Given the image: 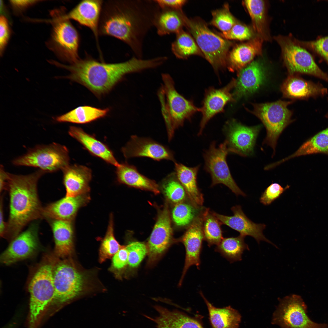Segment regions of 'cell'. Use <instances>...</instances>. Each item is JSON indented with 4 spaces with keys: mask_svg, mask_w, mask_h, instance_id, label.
<instances>
[{
    "mask_svg": "<svg viewBox=\"0 0 328 328\" xmlns=\"http://www.w3.org/2000/svg\"><path fill=\"white\" fill-rule=\"evenodd\" d=\"M162 186L166 196L173 202L177 203L185 199L187 195L186 191L178 180L175 173L168 176L163 182Z\"/></svg>",
    "mask_w": 328,
    "mask_h": 328,
    "instance_id": "42",
    "label": "cell"
},
{
    "mask_svg": "<svg viewBox=\"0 0 328 328\" xmlns=\"http://www.w3.org/2000/svg\"><path fill=\"white\" fill-rule=\"evenodd\" d=\"M62 171L66 196H75L89 191V184L92 178L90 168L82 165H69Z\"/></svg>",
    "mask_w": 328,
    "mask_h": 328,
    "instance_id": "28",
    "label": "cell"
},
{
    "mask_svg": "<svg viewBox=\"0 0 328 328\" xmlns=\"http://www.w3.org/2000/svg\"><path fill=\"white\" fill-rule=\"evenodd\" d=\"M161 9L181 10L187 3L186 0H155Z\"/></svg>",
    "mask_w": 328,
    "mask_h": 328,
    "instance_id": "51",
    "label": "cell"
},
{
    "mask_svg": "<svg viewBox=\"0 0 328 328\" xmlns=\"http://www.w3.org/2000/svg\"><path fill=\"white\" fill-rule=\"evenodd\" d=\"M75 256L54 257L52 270L54 293L52 302L60 305L106 291L99 279L97 268L87 269Z\"/></svg>",
    "mask_w": 328,
    "mask_h": 328,
    "instance_id": "4",
    "label": "cell"
},
{
    "mask_svg": "<svg viewBox=\"0 0 328 328\" xmlns=\"http://www.w3.org/2000/svg\"><path fill=\"white\" fill-rule=\"evenodd\" d=\"M67 13L63 6L50 12L52 29L46 44L60 60L72 64L80 59V38L77 30L67 18Z\"/></svg>",
    "mask_w": 328,
    "mask_h": 328,
    "instance_id": "6",
    "label": "cell"
},
{
    "mask_svg": "<svg viewBox=\"0 0 328 328\" xmlns=\"http://www.w3.org/2000/svg\"><path fill=\"white\" fill-rule=\"evenodd\" d=\"M263 40L256 36L245 43L236 45L228 54L227 66L231 72H238L262 54Z\"/></svg>",
    "mask_w": 328,
    "mask_h": 328,
    "instance_id": "27",
    "label": "cell"
},
{
    "mask_svg": "<svg viewBox=\"0 0 328 328\" xmlns=\"http://www.w3.org/2000/svg\"><path fill=\"white\" fill-rule=\"evenodd\" d=\"M183 19L184 26L214 69L216 71L227 67L228 52L233 43L214 33L202 19H189L184 14Z\"/></svg>",
    "mask_w": 328,
    "mask_h": 328,
    "instance_id": "7",
    "label": "cell"
},
{
    "mask_svg": "<svg viewBox=\"0 0 328 328\" xmlns=\"http://www.w3.org/2000/svg\"><path fill=\"white\" fill-rule=\"evenodd\" d=\"M121 150L126 159L143 157L157 161L162 159L175 161L172 151L166 146L151 139L135 135L131 136Z\"/></svg>",
    "mask_w": 328,
    "mask_h": 328,
    "instance_id": "18",
    "label": "cell"
},
{
    "mask_svg": "<svg viewBox=\"0 0 328 328\" xmlns=\"http://www.w3.org/2000/svg\"><path fill=\"white\" fill-rule=\"evenodd\" d=\"M292 102L279 100L253 104V109L251 112L260 119L266 129V135L263 144L271 147L273 155L280 135L292 121V112L287 107Z\"/></svg>",
    "mask_w": 328,
    "mask_h": 328,
    "instance_id": "10",
    "label": "cell"
},
{
    "mask_svg": "<svg viewBox=\"0 0 328 328\" xmlns=\"http://www.w3.org/2000/svg\"><path fill=\"white\" fill-rule=\"evenodd\" d=\"M299 43L324 61L328 66V36L318 37L316 39L302 41L298 39Z\"/></svg>",
    "mask_w": 328,
    "mask_h": 328,
    "instance_id": "45",
    "label": "cell"
},
{
    "mask_svg": "<svg viewBox=\"0 0 328 328\" xmlns=\"http://www.w3.org/2000/svg\"><path fill=\"white\" fill-rule=\"evenodd\" d=\"M103 3V1L101 0H82L66 14L68 19L89 28L98 45L99 25Z\"/></svg>",
    "mask_w": 328,
    "mask_h": 328,
    "instance_id": "23",
    "label": "cell"
},
{
    "mask_svg": "<svg viewBox=\"0 0 328 328\" xmlns=\"http://www.w3.org/2000/svg\"><path fill=\"white\" fill-rule=\"evenodd\" d=\"M55 243L54 255L60 258L75 256L74 231L72 221L47 220Z\"/></svg>",
    "mask_w": 328,
    "mask_h": 328,
    "instance_id": "26",
    "label": "cell"
},
{
    "mask_svg": "<svg viewBox=\"0 0 328 328\" xmlns=\"http://www.w3.org/2000/svg\"><path fill=\"white\" fill-rule=\"evenodd\" d=\"M154 308L158 315L154 318L145 316L154 322L157 328H204L197 317H192L178 310H171L159 305Z\"/></svg>",
    "mask_w": 328,
    "mask_h": 328,
    "instance_id": "25",
    "label": "cell"
},
{
    "mask_svg": "<svg viewBox=\"0 0 328 328\" xmlns=\"http://www.w3.org/2000/svg\"><path fill=\"white\" fill-rule=\"evenodd\" d=\"M289 187L287 185L284 188L278 183H272L262 193L260 198V202L265 205L270 204Z\"/></svg>",
    "mask_w": 328,
    "mask_h": 328,
    "instance_id": "48",
    "label": "cell"
},
{
    "mask_svg": "<svg viewBox=\"0 0 328 328\" xmlns=\"http://www.w3.org/2000/svg\"><path fill=\"white\" fill-rule=\"evenodd\" d=\"M53 255H48L37 268L29 282L30 323L34 324L52 302L54 296L52 270Z\"/></svg>",
    "mask_w": 328,
    "mask_h": 328,
    "instance_id": "8",
    "label": "cell"
},
{
    "mask_svg": "<svg viewBox=\"0 0 328 328\" xmlns=\"http://www.w3.org/2000/svg\"><path fill=\"white\" fill-rule=\"evenodd\" d=\"M171 46L172 51L179 59H185L190 56L196 55L204 57L193 38L183 29L176 34Z\"/></svg>",
    "mask_w": 328,
    "mask_h": 328,
    "instance_id": "38",
    "label": "cell"
},
{
    "mask_svg": "<svg viewBox=\"0 0 328 328\" xmlns=\"http://www.w3.org/2000/svg\"><path fill=\"white\" fill-rule=\"evenodd\" d=\"M41 0H10L9 3L15 15H19L29 8L43 1Z\"/></svg>",
    "mask_w": 328,
    "mask_h": 328,
    "instance_id": "50",
    "label": "cell"
},
{
    "mask_svg": "<svg viewBox=\"0 0 328 328\" xmlns=\"http://www.w3.org/2000/svg\"><path fill=\"white\" fill-rule=\"evenodd\" d=\"M9 173L5 171L3 166L1 165L0 168V191L1 193L6 190Z\"/></svg>",
    "mask_w": 328,
    "mask_h": 328,
    "instance_id": "53",
    "label": "cell"
},
{
    "mask_svg": "<svg viewBox=\"0 0 328 328\" xmlns=\"http://www.w3.org/2000/svg\"><path fill=\"white\" fill-rule=\"evenodd\" d=\"M204 209L187 228L180 241L183 244L186 251L184 266L178 283L180 286L189 268L195 265L200 269V255L204 240L203 229V214Z\"/></svg>",
    "mask_w": 328,
    "mask_h": 328,
    "instance_id": "17",
    "label": "cell"
},
{
    "mask_svg": "<svg viewBox=\"0 0 328 328\" xmlns=\"http://www.w3.org/2000/svg\"><path fill=\"white\" fill-rule=\"evenodd\" d=\"M234 215L227 216L212 211L214 215L222 224L226 225L238 232L241 236H249L254 238L258 244L264 241L274 245L263 234L266 225L263 224L255 223L250 220L242 211L241 207L236 205L231 207Z\"/></svg>",
    "mask_w": 328,
    "mask_h": 328,
    "instance_id": "20",
    "label": "cell"
},
{
    "mask_svg": "<svg viewBox=\"0 0 328 328\" xmlns=\"http://www.w3.org/2000/svg\"><path fill=\"white\" fill-rule=\"evenodd\" d=\"M274 38L281 47L284 63L290 75L307 74L328 82V74L321 69L312 55L297 39L281 35Z\"/></svg>",
    "mask_w": 328,
    "mask_h": 328,
    "instance_id": "9",
    "label": "cell"
},
{
    "mask_svg": "<svg viewBox=\"0 0 328 328\" xmlns=\"http://www.w3.org/2000/svg\"><path fill=\"white\" fill-rule=\"evenodd\" d=\"M235 79L232 80L226 86L220 89L210 88L206 91L202 107L200 108L202 118L198 134L200 136L209 121L218 113L223 111L225 105L228 102L234 101L231 91L234 88Z\"/></svg>",
    "mask_w": 328,
    "mask_h": 328,
    "instance_id": "19",
    "label": "cell"
},
{
    "mask_svg": "<svg viewBox=\"0 0 328 328\" xmlns=\"http://www.w3.org/2000/svg\"><path fill=\"white\" fill-rule=\"evenodd\" d=\"M3 200V196H1L0 206V234L1 236L2 237L5 232L7 226V222H5L4 220Z\"/></svg>",
    "mask_w": 328,
    "mask_h": 328,
    "instance_id": "52",
    "label": "cell"
},
{
    "mask_svg": "<svg viewBox=\"0 0 328 328\" xmlns=\"http://www.w3.org/2000/svg\"><path fill=\"white\" fill-rule=\"evenodd\" d=\"M317 153L328 155V128L306 141L291 155L273 163V165L275 167L293 158Z\"/></svg>",
    "mask_w": 328,
    "mask_h": 328,
    "instance_id": "36",
    "label": "cell"
},
{
    "mask_svg": "<svg viewBox=\"0 0 328 328\" xmlns=\"http://www.w3.org/2000/svg\"><path fill=\"white\" fill-rule=\"evenodd\" d=\"M109 111L108 108L103 109L90 106H80L57 117L56 120L59 122L87 124L104 117Z\"/></svg>",
    "mask_w": 328,
    "mask_h": 328,
    "instance_id": "35",
    "label": "cell"
},
{
    "mask_svg": "<svg viewBox=\"0 0 328 328\" xmlns=\"http://www.w3.org/2000/svg\"><path fill=\"white\" fill-rule=\"evenodd\" d=\"M46 173L39 169L26 175L9 173L6 190L9 197V215L3 238L10 241L28 224L42 218L43 207L37 186L39 180Z\"/></svg>",
    "mask_w": 328,
    "mask_h": 328,
    "instance_id": "3",
    "label": "cell"
},
{
    "mask_svg": "<svg viewBox=\"0 0 328 328\" xmlns=\"http://www.w3.org/2000/svg\"><path fill=\"white\" fill-rule=\"evenodd\" d=\"M155 0H110L104 2L99 35L125 43L135 56L142 58L143 44L160 8Z\"/></svg>",
    "mask_w": 328,
    "mask_h": 328,
    "instance_id": "1",
    "label": "cell"
},
{
    "mask_svg": "<svg viewBox=\"0 0 328 328\" xmlns=\"http://www.w3.org/2000/svg\"><path fill=\"white\" fill-rule=\"evenodd\" d=\"M272 324L281 328H328L326 323H315L307 315V306L299 296L292 294L278 299Z\"/></svg>",
    "mask_w": 328,
    "mask_h": 328,
    "instance_id": "12",
    "label": "cell"
},
{
    "mask_svg": "<svg viewBox=\"0 0 328 328\" xmlns=\"http://www.w3.org/2000/svg\"><path fill=\"white\" fill-rule=\"evenodd\" d=\"M116 173L118 180L121 183L155 194L159 193L155 182L140 173L134 166L126 163H119L116 167Z\"/></svg>",
    "mask_w": 328,
    "mask_h": 328,
    "instance_id": "31",
    "label": "cell"
},
{
    "mask_svg": "<svg viewBox=\"0 0 328 328\" xmlns=\"http://www.w3.org/2000/svg\"><path fill=\"white\" fill-rule=\"evenodd\" d=\"M125 246L128 252V268L131 269L136 268L148 254L147 245L141 242L135 241Z\"/></svg>",
    "mask_w": 328,
    "mask_h": 328,
    "instance_id": "44",
    "label": "cell"
},
{
    "mask_svg": "<svg viewBox=\"0 0 328 328\" xmlns=\"http://www.w3.org/2000/svg\"><path fill=\"white\" fill-rule=\"evenodd\" d=\"M203 207H197L190 201L176 203L172 212L173 220L178 227H188L200 214Z\"/></svg>",
    "mask_w": 328,
    "mask_h": 328,
    "instance_id": "40",
    "label": "cell"
},
{
    "mask_svg": "<svg viewBox=\"0 0 328 328\" xmlns=\"http://www.w3.org/2000/svg\"><path fill=\"white\" fill-rule=\"evenodd\" d=\"M68 133L93 155L116 167L119 165V163L115 159L113 152L106 145L93 135L86 133L81 128L70 126Z\"/></svg>",
    "mask_w": 328,
    "mask_h": 328,
    "instance_id": "29",
    "label": "cell"
},
{
    "mask_svg": "<svg viewBox=\"0 0 328 328\" xmlns=\"http://www.w3.org/2000/svg\"><path fill=\"white\" fill-rule=\"evenodd\" d=\"M265 75L263 64L258 60L253 61L239 71L233 93L235 100L256 91L263 83Z\"/></svg>",
    "mask_w": 328,
    "mask_h": 328,
    "instance_id": "21",
    "label": "cell"
},
{
    "mask_svg": "<svg viewBox=\"0 0 328 328\" xmlns=\"http://www.w3.org/2000/svg\"><path fill=\"white\" fill-rule=\"evenodd\" d=\"M261 128L260 125L246 126L233 119L227 121L224 131L230 153L243 157L252 155Z\"/></svg>",
    "mask_w": 328,
    "mask_h": 328,
    "instance_id": "14",
    "label": "cell"
},
{
    "mask_svg": "<svg viewBox=\"0 0 328 328\" xmlns=\"http://www.w3.org/2000/svg\"><path fill=\"white\" fill-rule=\"evenodd\" d=\"M230 153L226 142L220 144L217 147L213 142L209 149L203 153L204 169L210 175L211 187L222 184L228 187L237 196H245L246 194L238 186L233 178L227 165L226 157Z\"/></svg>",
    "mask_w": 328,
    "mask_h": 328,
    "instance_id": "13",
    "label": "cell"
},
{
    "mask_svg": "<svg viewBox=\"0 0 328 328\" xmlns=\"http://www.w3.org/2000/svg\"><path fill=\"white\" fill-rule=\"evenodd\" d=\"M220 35L223 38L228 40H250L254 38L253 32L250 28L238 22L229 30L222 32Z\"/></svg>",
    "mask_w": 328,
    "mask_h": 328,
    "instance_id": "47",
    "label": "cell"
},
{
    "mask_svg": "<svg viewBox=\"0 0 328 328\" xmlns=\"http://www.w3.org/2000/svg\"><path fill=\"white\" fill-rule=\"evenodd\" d=\"M68 149L56 143L36 146L24 155L15 159L12 163L17 166L39 168L46 173L63 170L69 165Z\"/></svg>",
    "mask_w": 328,
    "mask_h": 328,
    "instance_id": "11",
    "label": "cell"
},
{
    "mask_svg": "<svg viewBox=\"0 0 328 328\" xmlns=\"http://www.w3.org/2000/svg\"><path fill=\"white\" fill-rule=\"evenodd\" d=\"M212 15L210 24L222 32L229 30L237 22L230 12L228 4L220 9L214 11Z\"/></svg>",
    "mask_w": 328,
    "mask_h": 328,
    "instance_id": "43",
    "label": "cell"
},
{
    "mask_svg": "<svg viewBox=\"0 0 328 328\" xmlns=\"http://www.w3.org/2000/svg\"><path fill=\"white\" fill-rule=\"evenodd\" d=\"M175 173L177 178L184 188L191 202L198 207H202L203 195L197 183V176L200 166L190 167L175 162Z\"/></svg>",
    "mask_w": 328,
    "mask_h": 328,
    "instance_id": "30",
    "label": "cell"
},
{
    "mask_svg": "<svg viewBox=\"0 0 328 328\" xmlns=\"http://www.w3.org/2000/svg\"><path fill=\"white\" fill-rule=\"evenodd\" d=\"M163 83L158 91L162 114L167 130L168 138L170 141L175 130L183 126L186 120H190L200 108L196 107L191 100L185 98L176 89L174 80L168 73L162 74Z\"/></svg>",
    "mask_w": 328,
    "mask_h": 328,
    "instance_id": "5",
    "label": "cell"
},
{
    "mask_svg": "<svg viewBox=\"0 0 328 328\" xmlns=\"http://www.w3.org/2000/svg\"><path fill=\"white\" fill-rule=\"evenodd\" d=\"M9 21L5 16H0V55L3 56L11 35Z\"/></svg>",
    "mask_w": 328,
    "mask_h": 328,
    "instance_id": "49",
    "label": "cell"
},
{
    "mask_svg": "<svg viewBox=\"0 0 328 328\" xmlns=\"http://www.w3.org/2000/svg\"><path fill=\"white\" fill-rule=\"evenodd\" d=\"M38 224L31 223L28 228L12 240L1 255V263L8 265L29 258L38 250Z\"/></svg>",
    "mask_w": 328,
    "mask_h": 328,
    "instance_id": "15",
    "label": "cell"
},
{
    "mask_svg": "<svg viewBox=\"0 0 328 328\" xmlns=\"http://www.w3.org/2000/svg\"><path fill=\"white\" fill-rule=\"evenodd\" d=\"M251 19L253 28L256 36L263 40L270 39L267 26L265 3L261 0H245L243 2Z\"/></svg>",
    "mask_w": 328,
    "mask_h": 328,
    "instance_id": "34",
    "label": "cell"
},
{
    "mask_svg": "<svg viewBox=\"0 0 328 328\" xmlns=\"http://www.w3.org/2000/svg\"><path fill=\"white\" fill-rule=\"evenodd\" d=\"M111 264L108 269L114 277L121 279L126 271L128 263V252L125 245L112 257Z\"/></svg>",
    "mask_w": 328,
    "mask_h": 328,
    "instance_id": "46",
    "label": "cell"
},
{
    "mask_svg": "<svg viewBox=\"0 0 328 328\" xmlns=\"http://www.w3.org/2000/svg\"><path fill=\"white\" fill-rule=\"evenodd\" d=\"M182 10L161 9L155 18L154 26L158 34L164 36L178 33L184 26Z\"/></svg>",
    "mask_w": 328,
    "mask_h": 328,
    "instance_id": "33",
    "label": "cell"
},
{
    "mask_svg": "<svg viewBox=\"0 0 328 328\" xmlns=\"http://www.w3.org/2000/svg\"><path fill=\"white\" fill-rule=\"evenodd\" d=\"M53 64L70 72L65 78L82 85L99 97L109 92L126 75L157 68L159 62L155 58L143 59L134 56L125 62L107 63L88 56L70 65L56 61Z\"/></svg>",
    "mask_w": 328,
    "mask_h": 328,
    "instance_id": "2",
    "label": "cell"
},
{
    "mask_svg": "<svg viewBox=\"0 0 328 328\" xmlns=\"http://www.w3.org/2000/svg\"><path fill=\"white\" fill-rule=\"evenodd\" d=\"M326 117L328 118V111L326 115Z\"/></svg>",
    "mask_w": 328,
    "mask_h": 328,
    "instance_id": "54",
    "label": "cell"
},
{
    "mask_svg": "<svg viewBox=\"0 0 328 328\" xmlns=\"http://www.w3.org/2000/svg\"><path fill=\"white\" fill-rule=\"evenodd\" d=\"M124 246L120 245L114 237L113 217L111 214L106 233L101 240L99 250V263H103L107 260L111 258Z\"/></svg>",
    "mask_w": 328,
    "mask_h": 328,
    "instance_id": "41",
    "label": "cell"
},
{
    "mask_svg": "<svg viewBox=\"0 0 328 328\" xmlns=\"http://www.w3.org/2000/svg\"><path fill=\"white\" fill-rule=\"evenodd\" d=\"M172 231L169 210L165 205L159 214L147 243V265H155L162 256L171 244Z\"/></svg>",
    "mask_w": 328,
    "mask_h": 328,
    "instance_id": "16",
    "label": "cell"
},
{
    "mask_svg": "<svg viewBox=\"0 0 328 328\" xmlns=\"http://www.w3.org/2000/svg\"><path fill=\"white\" fill-rule=\"evenodd\" d=\"M88 193L65 197L43 207L42 218L72 221L80 208L89 201Z\"/></svg>",
    "mask_w": 328,
    "mask_h": 328,
    "instance_id": "22",
    "label": "cell"
},
{
    "mask_svg": "<svg viewBox=\"0 0 328 328\" xmlns=\"http://www.w3.org/2000/svg\"><path fill=\"white\" fill-rule=\"evenodd\" d=\"M245 237L241 235L236 237L223 238L215 248L231 263L240 261L245 250H249L248 245L244 242Z\"/></svg>",
    "mask_w": 328,
    "mask_h": 328,
    "instance_id": "37",
    "label": "cell"
},
{
    "mask_svg": "<svg viewBox=\"0 0 328 328\" xmlns=\"http://www.w3.org/2000/svg\"><path fill=\"white\" fill-rule=\"evenodd\" d=\"M222 223L208 208H204L203 214V229L204 240L210 247L217 245L223 238Z\"/></svg>",
    "mask_w": 328,
    "mask_h": 328,
    "instance_id": "39",
    "label": "cell"
},
{
    "mask_svg": "<svg viewBox=\"0 0 328 328\" xmlns=\"http://www.w3.org/2000/svg\"><path fill=\"white\" fill-rule=\"evenodd\" d=\"M199 293L207 306L211 328L239 327L241 316L237 310L231 306L216 307L206 299L201 291Z\"/></svg>",
    "mask_w": 328,
    "mask_h": 328,
    "instance_id": "32",
    "label": "cell"
},
{
    "mask_svg": "<svg viewBox=\"0 0 328 328\" xmlns=\"http://www.w3.org/2000/svg\"><path fill=\"white\" fill-rule=\"evenodd\" d=\"M283 96L292 99L306 100L323 97L328 92L327 88L319 83L305 80L297 75H290L281 88Z\"/></svg>",
    "mask_w": 328,
    "mask_h": 328,
    "instance_id": "24",
    "label": "cell"
}]
</instances>
